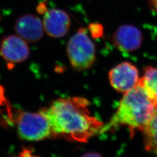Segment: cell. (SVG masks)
<instances>
[{"label":"cell","mask_w":157,"mask_h":157,"mask_svg":"<svg viewBox=\"0 0 157 157\" xmlns=\"http://www.w3.org/2000/svg\"><path fill=\"white\" fill-rule=\"evenodd\" d=\"M43 22L45 32L54 38L65 36L71 25L67 13L59 9H51L46 12Z\"/></svg>","instance_id":"9c48e42d"},{"label":"cell","mask_w":157,"mask_h":157,"mask_svg":"<svg viewBox=\"0 0 157 157\" xmlns=\"http://www.w3.org/2000/svg\"><path fill=\"white\" fill-rule=\"evenodd\" d=\"M150 3L153 9L157 12V0H150Z\"/></svg>","instance_id":"5bb4252c"},{"label":"cell","mask_w":157,"mask_h":157,"mask_svg":"<svg viewBox=\"0 0 157 157\" xmlns=\"http://www.w3.org/2000/svg\"><path fill=\"white\" fill-rule=\"evenodd\" d=\"M19 137L27 141H39L51 137L49 122L44 114L39 112L20 111L16 119Z\"/></svg>","instance_id":"277c9868"},{"label":"cell","mask_w":157,"mask_h":157,"mask_svg":"<svg viewBox=\"0 0 157 157\" xmlns=\"http://www.w3.org/2000/svg\"><path fill=\"white\" fill-rule=\"evenodd\" d=\"M143 132L146 150L157 157V109Z\"/></svg>","instance_id":"8fae6325"},{"label":"cell","mask_w":157,"mask_h":157,"mask_svg":"<svg viewBox=\"0 0 157 157\" xmlns=\"http://www.w3.org/2000/svg\"><path fill=\"white\" fill-rule=\"evenodd\" d=\"M17 35L27 43H35L44 34L43 22L39 17L32 14H25L17 18L15 24Z\"/></svg>","instance_id":"52a82bcc"},{"label":"cell","mask_w":157,"mask_h":157,"mask_svg":"<svg viewBox=\"0 0 157 157\" xmlns=\"http://www.w3.org/2000/svg\"><path fill=\"white\" fill-rule=\"evenodd\" d=\"M81 157H102L97 152H87Z\"/></svg>","instance_id":"4fadbf2b"},{"label":"cell","mask_w":157,"mask_h":157,"mask_svg":"<svg viewBox=\"0 0 157 157\" xmlns=\"http://www.w3.org/2000/svg\"><path fill=\"white\" fill-rule=\"evenodd\" d=\"M0 54L2 58L12 64L25 61L30 50L27 42L18 35L5 37L0 44Z\"/></svg>","instance_id":"8992f818"},{"label":"cell","mask_w":157,"mask_h":157,"mask_svg":"<svg viewBox=\"0 0 157 157\" xmlns=\"http://www.w3.org/2000/svg\"><path fill=\"white\" fill-rule=\"evenodd\" d=\"M139 83L157 109V67H146Z\"/></svg>","instance_id":"30bf717a"},{"label":"cell","mask_w":157,"mask_h":157,"mask_svg":"<svg viewBox=\"0 0 157 157\" xmlns=\"http://www.w3.org/2000/svg\"><path fill=\"white\" fill-rule=\"evenodd\" d=\"M109 79L115 90L124 94L135 88L140 78L138 70L135 65L124 62L112 68L109 72Z\"/></svg>","instance_id":"5b68a950"},{"label":"cell","mask_w":157,"mask_h":157,"mask_svg":"<svg viewBox=\"0 0 157 157\" xmlns=\"http://www.w3.org/2000/svg\"><path fill=\"white\" fill-rule=\"evenodd\" d=\"M67 56L72 67L84 71L93 66L95 60V48L85 29H80L70 39Z\"/></svg>","instance_id":"3957f363"},{"label":"cell","mask_w":157,"mask_h":157,"mask_svg":"<svg viewBox=\"0 0 157 157\" xmlns=\"http://www.w3.org/2000/svg\"><path fill=\"white\" fill-rule=\"evenodd\" d=\"M89 104L80 97L61 98L41 109L49 122L51 137L86 143L100 132L103 124L91 114Z\"/></svg>","instance_id":"6da1fadb"},{"label":"cell","mask_w":157,"mask_h":157,"mask_svg":"<svg viewBox=\"0 0 157 157\" xmlns=\"http://www.w3.org/2000/svg\"><path fill=\"white\" fill-rule=\"evenodd\" d=\"M156 108L139 83L124 94L117 111L106 128L118 126L129 128L132 137L137 131H143L151 120Z\"/></svg>","instance_id":"7a4b0ae2"},{"label":"cell","mask_w":157,"mask_h":157,"mask_svg":"<svg viewBox=\"0 0 157 157\" xmlns=\"http://www.w3.org/2000/svg\"><path fill=\"white\" fill-rule=\"evenodd\" d=\"M114 44L124 52H132L140 47L143 35L140 30L132 25H123L118 28L113 36Z\"/></svg>","instance_id":"ba28073f"},{"label":"cell","mask_w":157,"mask_h":157,"mask_svg":"<svg viewBox=\"0 0 157 157\" xmlns=\"http://www.w3.org/2000/svg\"><path fill=\"white\" fill-rule=\"evenodd\" d=\"M7 104L6 97V90L4 86L0 84V108Z\"/></svg>","instance_id":"7c38bea8"}]
</instances>
